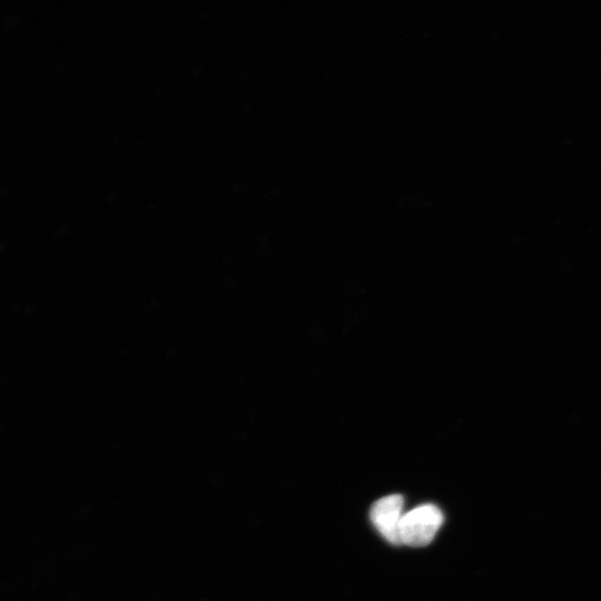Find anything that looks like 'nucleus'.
<instances>
[{"mask_svg":"<svg viewBox=\"0 0 601 601\" xmlns=\"http://www.w3.org/2000/svg\"><path fill=\"white\" fill-rule=\"evenodd\" d=\"M442 511L432 503L413 508L403 514L400 524L401 544L425 546L432 542L443 523Z\"/></svg>","mask_w":601,"mask_h":601,"instance_id":"obj_1","label":"nucleus"},{"mask_svg":"<svg viewBox=\"0 0 601 601\" xmlns=\"http://www.w3.org/2000/svg\"><path fill=\"white\" fill-rule=\"evenodd\" d=\"M404 499L391 494L375 501L370 510V519L380 534L390 543L400 545V524L403 518Z\"/></svg>","mask_w":601,"mask_h":601,"instance_id":"obj_2","label":"nucleus"}]
</instances>
